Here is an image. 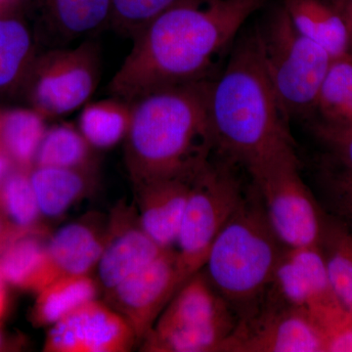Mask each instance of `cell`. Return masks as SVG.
Segmentation results:
<instances>
[{"mask_svg":"<svg viewBox=\"0 0 352 352\" xmlns=\"http://www.w3.org/2000/svg\"><path fill=\"white\" fill-rule=\"evenodd\" d=\"M264 0H212L175 6L145 25L110 83L129 102L161 88L204 80L214 57L235 38Z\"/></svg>","mask_w":352,"mask_h":352,"instance_id":"6da1fadb","label":"cell"},{"mask_svg":"<svg viewBox=\"0 0 352 352\" xmlns=\"http://www.w3.org/2000/svg\"><path fill=\"white\" fill-rule=\"evenodd\" d=\"M208 82L161 88L131 102L124 162L133 187L196 173L214 147Z\"/></svg>","mask_w":352,"mask_h":352,"instance_id":"7a4b0ae2","label":"cell"},{"mask_svg":"<svg viewBox=\"0 0 352 352\" xmlns=\"http://www.w3.org/2000/svg\"><path fill=\"white\" fill-rule=\"evenodd\" d=\"M208 110L214 146L245 166L289 138L258 32L238 46L219 80L208 83Z\"/></svg>","mask_w":352,"mask_h":352,"instance_id":"3957f363","label":"cell"},{"mask_svg":"<svg viewBox=\"0 0 352 352\" xmlns=\"http://www.w3.org/2000/svg\"><path fill=\"white\" fill-rule=\"evenodd\" d=\"M285 248L256 193L244 198L220 231L204 268L233 309L245 316L270 288Z\"/></svg>","mask_w":352,"mask_h":352,"instance_id":"277c9868","label":"cell"},{"mask_svg":"<svg viewBox=\"0 0 352 352\" xmlns=\"http://www.w3.org/2000/svg\"><path fill=\"white\" fill-rule=\"evenodd\" d=\"M234 312L201 270L176 292L139 349L146 352L221 351L237 327Z\"/></svg>","mask_w":352,"mask_h":352,"instance_id":"5b68a950","label":"cell"},{"mask_svg":"<svg viewBox=\"0 0 352 352\" xmlns=\"http://www.w3.org/2000/svg\"><path fill=\"white\" fill-rule=\"evenodd\" d=\"M264 212L286 248L319 245L324 215L305 184L291 138L247 164Z\"/></svg>","mask_w":352,"mask_h":352,"instance_id":"8992f818","label":"cell"},{"mask_svg":"<svg viewBox=\"0 0 352 352\" xmlns=\"http://www.w3.org/2000/svg\"><path fill=\"white\" fill-rule=\"evenodd\" d=\"M258 36L266 71L285 115L314 109L333 61L327 51L296 29L285 7Z\"/></svg>","mask_w":352,"mask_h":352,"instance_id":"52a82bcc","label":"cell"},{"mask_svg":"<svg viewBox=\"0 0 352 352\" xmlns=\"http://www.w3.org/2000/svg\"><path fill=\"white\" fill-rule=\"evenodd\" d=\"M244 198L226 168L208 161L196 173L175 244L182 286L203 270L217 235Z\"/></svg>","mask_w":352,"mask_h":352,"instance_id":"ba28073f","label":"cell"},{"mask_svg":"<svg viewBox=\"0 0 352 352\" xmlns=\"http://www.w3.org/2000/svg\"><path fill=\"white\" fill-rule=\"evenodd\" d=\"M100 73V50L94 41L51 51L34 69L31 94L34 110L45 119L75 112L91 98Z\"/></svg>","mask_w":352,"mask_h":352,"instance_id":"9c48e42d","label":"cell"},{"mask_svg":"<svg viewBox=\"0 0 352 352\" xmlns=\"http://www.w3.org/2000/svg\"><path fill=\"white\" fill-rule=\"evenodd\" d=\"M221 351L323 352L325 337L307 310L267 298L241 317Z\"/></svg>","mask_w":352,"mask_h":352,"instance_id":"30bf717a","label":"cell"},{"mask_svg":"<svg viewBox=\"0 0 352 352\" xmlns=\"http://www.w3.org/2000/svg\"><path fill=\"white\" fill-rule=\"evenodd\" d=\"M266 294L307 310L320 328L346 308L333 292L319 245L285 248Z\"/></svg>","mask_w":352,"mask_h":352,"instance_id":"8fae6325","label":"cell"},{"mask_svg":"<svg viewBox=\"0 0 352 352\" xmlns=\"http://www.w3.org/2000/svg\"><path fill=\"white\" fill-rule=\"evenodd\" d=\"M182 287L175 248L105 293V302L131 326L138 346Z\"/></svg>","mask_w":352,"mask_h":352,"instance_id":"7c38bea8","label":"cell"},{"mask_svg":"<svg viewBox=\"0 0 352 352\" xmlns=\"http://www.w3.org/2000/svg\"><path fill=\"white\" fill-rule=\"evenodd\" d=\"M138 346L129 322L106 302L94 300L51 326L46 352H127Z\"/></svg>","mask_w":352,"mask_h":352,"instance_id":"4fadbf2b","label":"cell"},{"mask_svg":"<svg viewBox=\"0 0 352 352\" xmlns=\"http://www.w3.org/2000/svg\"><path fill=\"white\" fill-rule=\"evenodd\" d=\"M141 224L135 201L120 200L109 214L105 244L97 264V281L104 293L151 263L164 251Z\"/></svg>","mask_w":352,"mask_h":352,"instance_id":"5bb4252c","label":"cell"},{"mask_svg":"<svg viewBox=\"0 0 352 352\" xmlns=\"http://www.w3.org/2000/svg\"><path fill=\"white\" fill-rule=\"evenodd\" d=\"M196 173L134 187L141 224L163 249H173Z\"/></svg>","mask_w":352,"mask_h":352,"instance_id":"9a60e30c","label":"cell"},{"mask_svg":"<svg viewBox=\"0 0 352 352\" xmlns=\"http://www.w3.org/2000/svg\"><path fill=\"white\" fill-rule=\"evenodd\" d=\"M106 224L83 219L67 224L48 238V263L52 282L60 277L90 274L105 244Z\"/></svg>","mask_w":352,"mask_h":352,"instance_id":"2e32d148","label":"cell"},{"mask_svg":"<svg viewBox=\"0 0 352 352\" xmlns=\"http://www.w3.org/2000/svg\"><path fill=\"white\" fill-rule=\"evenodd\" d=\"M43 229L14 233L0 245V277L38 293L52 282Z\"/></svg>","mask_w":352,"mask_h":352,"instance_id":"e0dca14e","label":"cell"},{"mask_svg":"<svg viewBox=\"0 0 352 352\" xmlns=\"http://www.w3.org/2000/svg\"><path fill=\"white\" fill-rule=\"evenodd\" d=\"M284 7L296 29L332 60L352 57L346 22L330 0H286Z\"/></svg>","mask_w":352,"mask_h":352,"instance_id":"ac0fdd59","label":"cell"},{"mask_svg":"<svg viewBox=\"0 0 352 352\" xmlns=\"http://www.w3.org/2000/svg\"><path fill=\"white\" fill-rule=\"evenodd\" d=\"M96 170L36 166L30 178L41 214L58 217L82 200L95 184Z\"/></svg>","mask_w":352,"mask_h":352,"instance_id":"d6986e66","label":"cell"},{"mask_svg":"<svg viewBox=\"0 0 352 352\" xmlns=\"http://www.w3.org/2000/svg\"><path fill=\"white\" fill-rule=\"evenodd\" d=\"M98 281L90 274L58 278L38 293L32 319L38 326H52L76 308L97 300Z\"/></svg>","mask_w":352,"mask_h":352,"instance_id":"ffe728a7","label":"cell"},{"mask_svg":"<svg viewBox=\"0 0 352 352\" xmlns=\"http://www.w3.org/2000/svg\"><path fill=\"white\" fill-rule=\"evenodd\" d=\"M132 105L119 97L87 103L78 127L95 150L110 149L126 140L131 127Z\"/></svg>","mask_w":352,"mask_h":352,"instance_id":"44dd1931","label":"cell"},{"mask_svg":"<svg viewBox=\"0 0 352 352\" xmlns=\"http://www.w3.org/2000/svg\"><path fill=\"white\" fill-rule=\"evenodd\" d=\"M95 149L78 126L55 124L46 129L36 157V166L96 170Z\"/></svg>","mask_w":352,"mask_h":352,"instance_id":"7402d4cb","label":"cell"},{"mask_svg":"<svg viewBox=\"0 0 352 352\" xmlns=\"http://www.w3.org/2000/svg\"><path fill=\"white\" fill-rule=\"evenodd\" d=\"M333 292L346 307L352 308V232L346 226L324 215L319 242Z\"/></svg>","mask_w":352,"mask_h":352,"instance_id":"603a6c76","label":"cell"},{"mask_svg":"<svg viewBox=\"0 0 352 352\" xmlns=\"http://www.w3.org/2000/svg\"><path fill=\"white\" fill-rule=\"evenodd\" d=\"M46 129L45 118L38 111H10L0 117V146L11 161L27 170L36 163Z\"/></svg>","mask_w":352,"mask_h":352,"instance_id":"cb8c5ba5","label":"cell"},{"mask_svg":"<svg viewBox=\"0 0 352 352\" xmlns=\"http://www.w3.org/2000/svg\"><path fill=\"white\" fill-rule=\"evenodd\" d=\"M314 109L323 119L322 126L352 124V57L333 60Z\"/></svg>","mask_w":352,"mask_h":352,"instance_id":"d4e9b609","label":"cell"},{"mask_svg":"<svg viewBox=\"0 0 352 352\" xmlns=\"http://www.w3.org/2000/svg\"><path fill=\"white\" fill-rule=\"evenodd\" d=\"M112 0H50L52 24L67 39L87 36L105 24Z\"/></svg>","mask_w":352,"mask_h":352,"instance_id":"484cf974","label":"cell"},{"mask_svg":"<svg viewBox=\"0 0 352 352\" xmlns=\"http://www.w3.org/2000/svg\"><path fill=\"white\" fill-rule=\"evenodd\" d=\"M0 208L10 219L13 227L20 231L41 229V217L38 200L27 170L8 173L0 182Z\"/></svg>","mask_w":352,"mask_h":352,"instance_id":"4316f807","label":"cell"},{"mask_svg":"<svg viewBox=\"0 0 352 352\" xmlns=\"http://www.w3.org/2000/svg\"><path fill=\"white\" fill-rule=\"evenodd\" d=\"M32 36L17 20L0 19V89L13 85L31 58Z\"/></svg>","mask_w":352,"mask_h":352,"instance_id":"83f0119b","label":"cell"},{"mask_svg":"<svg viewBox=\"0 0 352 352\" xmlns=\"http://www.w3.org/2000/svg\"><path fill=\"white\" fill-rule=\"evenodd\" d=\"M177 0H112L111 16L116 25L135 36L157 16L175 6Z\"/></svg>","mask_w":352,"mask_h":352,"instance_id":"f1b7e54d","label":"cell"},{"mask_svg":"<svg viewBox=\"0 0 352 352\" xmlns=\"http://www.w3.org/2000/svg\"><path fill=\"white\" fill-rule=\"evenodd\" d=\"M326 201L333 217L352 232V175L337 171L325 182Z\"/></svg>","mask_w":352,"mask_h":352,"instance_id":"f546056e","label":"cell"},{"mask_svg":"<svg viewBox=\"0 0 352 352\" xmlns=\"http://www.w3.org/2000/svg\"><path fill=\"white\" fill-rule=\"evenodd\" d=\"M318 134L328 146L339 170L352 175V124L342 127L318 126Z\"/></svg>","mask_w":352,"mask_h":352,"instance_id":"4dcf8cb0","label":"cell"},{"mask_svg":"<svg viewBox=\"0 0 352 352\" xmlns=\"http://www.w3.org/2000/svg\"><path fill=\"white\" fill-rule=\"evenodd\" d=\"M321 329L325 337V351L352 352V308L346 307Z\"/></svg>","mask_w":352,"mask_h":352,"instance_id":"1f68e13d","label":"cell"},{"mask_svg":"<svg viewBox=\"0 0 352 352\" xmlns=\"http://www.w3.org/2000/svg\"><path fill=\"white\" fill-rule=\"evenodd\" d=\"M337 7L338 10L342 14L346 22L349 34V46H351V54L352 56V2L351 0H330Z\"/></svg>","mask_w":352,"mask_h":352,"instance_id":"d6a6232c","label":"cell"},{"mask_svg":"<svg viewBox=\"0 0 352 352\" xmlns=\"http://www.w3.org/2000/svg\"><path fill=\"white\" fill-rule=\"evenodd\" d=\"M11 166L10 157L4 151L3 148L0 146V182L9 173Z\"/></svg>","mask_w":352,"mask_h":352,"instance_id":"836d02e7","label":"cell"},{"mask_svg":"<svg viewBox=\"0 0 352 352\" xmlns=\"http://www.w3.org/2000/svg\"><path fill=\"white\" fill-rule=\"evenodd\" d=\"M6 282L0 277V317L6 311Z\"/></svg>","mask_w":352,"mask_h":352,"instance_id":"e575fe53","label":"cell"},{"mask_svg":"<svg viewBox=\"0 0 352 352\" xmlns=\"http://www.w3.org/2000/svg\"><path fill=\"white\" fill-rule=\"evenodd\" d=\"M13 234L9 235V234L7 233L6 230H4L3 224H2V222L0 221V245L3 244V243L6 242V241L8 239V238H10L11 236L13 235Z\"/></svg>","mask_w":352,"mask_h":352,"instance_id":"d590c367","label":"cell"},{"mask_svg":"<svg viewBox=\"0 0 352 352\" xmlns=\"http://www.w3.org/2000/svg\"><path fill=\"white\" fill-rule=\"evenodd\" d=\"M3 344H4L3 336H2L1 332H0V349H1L2 346H3Z\"/></svg>","mask_w":352,"mask_h":352,"instance_id":"8d00e7d4","label":"cell"},{"mask_svg":"<svg viewBox=\"0 0 352 352\" xmlns=\"http://www.w3.org/2000/svg\"><path fill=\"white\" fill-rule=\"evenodd\" d=\"M351 2H352V0H351Z\"/></svg>","mask_w":352,"mask_h":352,"instance_id":"74e56055","label":"cell"}]
</instances>
